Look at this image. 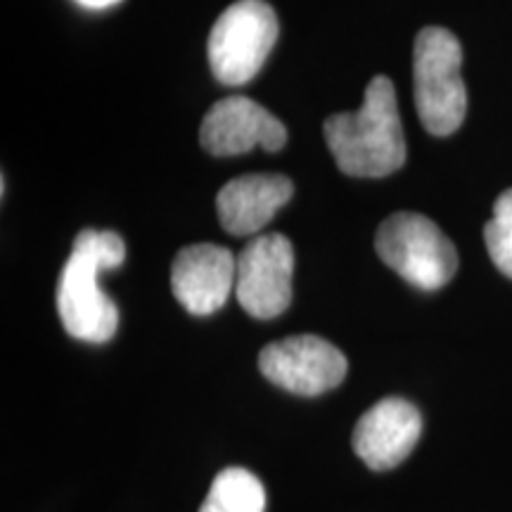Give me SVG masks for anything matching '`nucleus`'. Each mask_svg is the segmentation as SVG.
I'll use <instances>...</instances> for the list:
<instances>
[{
  "mask_svg": "<svg viewBox=\"0 0 512 512\" xmlns=\"http://www.w3.org/2000/svg\"><path fill=\"white\" fill-rule=\"evenodd\" d=\"M126 259L124 238L114 230L86 228L76 235L57 283V313L74 339L105 344L117 335L119 309L102 292L100 275Z\"/></svg>",
  "mask_w": 512,
  "mask_h": 512,
  "instance_id": "obj_1",
  "label": "nucleus"
},
{
  "mask_svg": "<svg viewBox=\"0 0 512 512\" xmlns=\"http://www.w3.org/2000/svg\"><path fill=\"white\" fill-rule=\"evenodd\" d=\"M325 143L347 176L382 178L399 171L406 162V138L394 83L375 76L358 110L332 114L325 121Z\"/></svg>",
  "mask_w": 512,
  "mask_h": 512,
  "instance_id": "obj_2",
  "label": "nucleus"
},
{
  "mask_svg": "<svg viewBox=\"0 0 512 512\" xmlns=\"http://www.w3.org/2000/svg\"><path fill=\"white\" fill-rule=\"evenodd\" d=\"M463 48L448 29L427 27L415 38L413 86L422 126L432 136L456 133L467 114Z\"/></svg>",
  "mask_w": 512,
  "mask_h": 512,
  "instance_id": "obj_3",
  "label": "nucleus"
},
{
  "mask_svg": "<svg viewBox=\"0 0 512 512\" xmlns=\"http://www.w3.org/2000/svg\"><path fill=\"white\" fill-rule=\"evenodd\" d=\"M380 259L406 283L420 290H439L458 271V252L437 223L415 211H399L375 235Z\"/></svg>",
  "mask_w": 512,
  "mask_h": 512,
  "instance_id": "obj_4",
  "label": "nucleus"
},
{
  "mask_svg": "<svg viewBox=\"0 0 512 512\" xmlns=\"http://www.w3.org/2000/svg\"><path fill=\"white\" fill-rule=\"evenodd\" d=\"M278 41V17L266 0H238L221 12L209 34V64L226 86L252 81Z\"/></svg>",
  "mask_w": 512,
  "mask_h": 512,
  "instance_id": "obj_5",
  "label": "nucleus"
},
{
  "mask_svg": "<svg viewBox=\"0 0 512 512\" xmlns=\"http://www.w3.org/2000/svg\"><path fill=\"white\" fill-rule=\"evenodd\" d=\"M292 275V242L280 233L259 235L238 256L235 297L252 318L271 320L292 302Z\"/></svg>",
  "mask_w": 512,
  "mask_h": 512,
  "instance_id": "obj_6",
  "label": "nucleus"
},
{
  "mask_svg": "<svg viewBox=\"0 0 512 512\" xmlns=\"http://www.w3.org/2000/svg\"><path fill=\"white\" fill-rule=\"evenodd\" d=\"M266 380L299 396H320L347 377V358L323 337L299 335L268 344L259 354Z\"/></svg>",
  "mask_w": 512,
  "mask_h": 512,
  "instance_id": "obj_7",
  "label": "nucleus"
},
{
  "mask_svg": "<svg viewBox=\"0 0 512 512\" xmlns=\"http://www.w3.org/2000/svg\"><path fill=\"white\" fill-rule=\"evenodd\" d=\"M200 143L216 157L245 155L254 147L268 152L283 150L287 131L259 102L245 95H228L216 102L200 126Z\"/></svg>",
  "mask_w": 512,
  "mask_h": 512,
  "instance_id": "obj_8",
  "label": "nucleus"
},
{
  "mask_svg": "<svg viewBox=\"0 0 512 512\" xmlns=\"http://www.w3.org/2000/svg\"><path fill=\"white\" fill-rule=\"evenodd\" d=\"M238 259L226 247L202 242L176 254L171 266V290L192 316H211L235 290Z\"/></svg>",
  "mask_w": 512,
  "mask_h": 512,
  "instance_id": "obj_9",
  "label": "nucleus"
},
{
  "mask_svg": "<svg viewBox=\"0 0 512 512\" xmlns=\"http://www.w3.org/2000/svg\"><path fill=\"white\" fill-rule=\"evenodd\" d=\"M422 432V415L411 401L389 399L377 401L363 413L354 430V451L370 470L384 472L401 465L411 456Z\"/></svg>",
  "mask_w": 512,
  "mask_h": 512,
  "instance_id": "obj_10",
  "label": "nucleus"
},
{
  "mask_svg": "<svg viewBox=\"0 0 512 512\" xmlns=\"http://www.w3.org/2000/svg\"><path fill=\"white\" fill-rule=\"evenodd\" d=\"M294 185L280 174L233 178L216 197V214L230 235H254L292 200Z\"/></svg>",
  "mask_w": 512,
  "mask_h": 512,
  "instance_id": "obj_11",
  "label": "nucleus"
},
{
  "mask_svg": "<svg viewBox=\"0 0 512 512\" xmlns=\"http://www.w3.org/2000/svg\"><path fill=\"white\" fill-rule=\"evenodd\" d=\"M266 491L264 484L249 470L228 467L211 482V489L200 512H264Z\"/></svg>",
  "mask_w": 512,
  "mask_h": 512,
  "instance_id": "obj_12",
  "label": "nucleus"
},
{
  "mask_svg": "<svg viewBox=\"0 0 512 512\" xmlns=\"http://www.w3.org/2000/svg\"><path fill=\"white\" fill-rule=\"evenodd\" d=\"M484 242L498 271L512 280V188L494 204V216L484 226Z\"/></svg>",
  "mask_w": 512,
  "mask_h": 512,
  "instance_id": "obj_13",
  "label": "nucleus"
},
{
  "mask_svg": "<svg viewBox=\"0 0 512 512\" xmlns=\"http://www.w3.org/2000/svg\"><path fill=\"white\" fill-rule=\"evenodd\" d=\"M76 3L83 5V8H88V10H107V8H112V5H119L121 0H76Z\"/></svg>",
  "mask_w": 512,
  "mask_h": 512,
  "instance_id": "obj_14",
  "label": "nucleus"
}]
</instances>
